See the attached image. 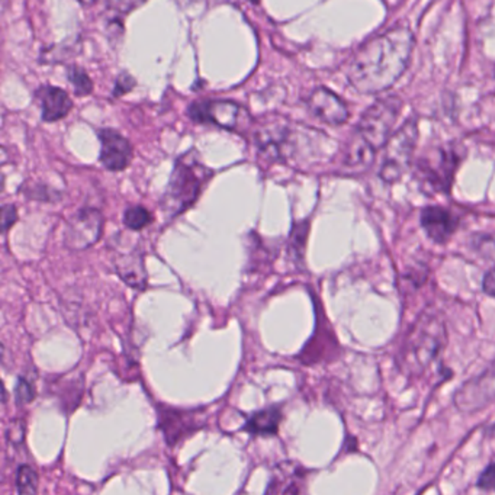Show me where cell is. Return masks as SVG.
I'll return each mask as SVG.
<instances>
[{
    "label": "cell",
    "mask_w": 495,
    "mask_h": 495,
    "mask_svg": "<svg viewBox=\"0 0 495 495\" xmlns=\"http://www.w3.org/2000/svg\"><path fill=\"white\" fill-rule=\"evenodd\" d=\"M414 35L405 26H397L363 44L351 58L347 77L363 94L387 91L409 67Z\"/></svg>",
    "instance_id": "cell-1"
},
{
    "label": "cell",
    "mask_w": 495,
    "mask_h": 495,
    "mask_svg": "<svg viewBox=\"0 0 495 495\" xmlns=\"http://www.w3.org/2000/svg\"><path fill=\"white\" fill-rule=\"evenodd\" d=\"M213 177L199 159L196 152L184 153L174 163L173 173L170 176L166 193L162 201V211L167 218H176L198 201L201 192Z\"/></svg>",
    "instance_id": "cell-2"
},
{
    "label": "cell",
    "mask_w": 495,
    "mask_h": 495,
    "mask_svg": "<svg viewBox=\"0 0 495 495\" xmlns=\"http://www.w3.org/2000/svg\"><path fill=\"white\" fill-rule=\"evenodd\" d=\"M446 343L448 332L445 322L438 315H421L405 340L400 354L402 368L407 369L412 375H420L433 361H438Z\"/></svg>",
    "instance_id": "cell-3"
},
{
    "label": "cell",
    "mask_w": 495,
    "mask_h": 495,
    "mask_svg": "<svg viewBox=\"0 0 495 495\" xmlns=\"http://www.w3.org/2000/svg\"><path fill=\"white\" fill-rule=\"evenodd\" d=\"M188 115L195 123L213 124L215 127L235 133H246L253 124L252 115L244 106L225 99L193 102L189 106Z\"/></svg>",
    "instance_id": "cell-4"
},
{
    "label": "cell",
    "mask_w": 495,
    "mask_h": 495,
    "mask_svg": "<svg viewBox=\"0 0 495 495\" xmlns=\"http://www.w3.org/2000/svg\"><path fill=\"white\" fill-rule=\"evenodd\" d=\"M460 164V154L452 149L436 147L417 163V179L424 191L446 193Z\"/></svg>",
    "instance_id": "cell-5"
},
{
    "label": "cell",
    "mask_w": 495,
    "mask_h": 495,
    "mask_svg": "<svg viewBox=\"0 0 495 495\" xmlns=\"http://www.w3.org/2000/svg\"><path fill=\"white\" fill-rule=\"evenodd\" d=\"M400 111L401 101L395 96L376 101L361 116L358 127L359 134L365 138L373 149L380 150L390 142L391 131L397 123Z\"/></svg>",
    "instance_id": "cell-6"
},
{
    "label": "cell",
    "mask_w": 495,
    "mask_h": 495,
    "mask_svg": "<svg viewBox=\"0 0 495 495\" xmlns=\"http://www.w3.org/2000/svg\"><path fill=\"white\" fill-rule=\"evenodd\" d=\"M301 130L293 128L288 121H266L254 133V144L266 159L285 162L297 152Z\"/></svg>",
    "instance_id": "cell-7"
},
{
    "label": "cell",
    "mask_w": 495,
    "mask_h": 495,
    "mask_svg": "<svg viewBox=\"0 0 495 495\" xmlns=\"http://www.w3.org/2000/svg\"><path fill=\"white\" fill-rule=\"evenodd\" d=\"M417 135H419V130L414 120L407 121L402 128H400L394 135H391L390 142L387 143V156L381 172V176L385 181H397L405 167L409 166L412 152L416 147Z\"/></svg>",
    "instance_id": "cell-8"
},
{
    "label": "cell",
    "mask_w": 495,
    "mask_h": 495,
    "mask_svg": "<svg viewBox=\"0 0 495 495\" xmlns=\"http://www.w3.org/2000/svg\"><path fill=\"white\" fill-rule=\"evenodd\" d=\"M104 230V215L96 208H84L74 213L65 225L64 246L82 252L99 242Z\"/></svg>",
    "instance_id": "cell-9"
},
{
    "label": "cell",
    "mask_w": 495,
    "mask_h": 495,
    "mask_svg": "<svg viewBox=\"0 0 495 495\" xmlns=\"http://www.w3.org/2000/svg\"><path fill=\"white\" fill-rule=\"evenodd\" d=\"M456 409L462 412H474L495 402V361L481 375L463 383L453 398Z\"/></svg>",
    "instance_id": "cell-10"
},
{
    "label": "cell",
    "mask_w": 495,
    "mask_h": 495,
    "mask_svg": "<svg viewBox=\"0 0 495 495\" xmlns=\"http://www.w3.org/2000/svg\"><path fill=\"white\" fill-rule=\"evenodd\" d=\"M99 142H101V153L99 160L102 166L111 172H121L130 166L133 159V145L127 138L121 135L118 131L111 128L99 130Z\"/></svg>",
    "instance_id": "cell-11"
},
{
    "label": "cell",
    "mask_w": 495,
    "mask_h": 495,
    "mask_svg": "<svg viewBox=\"0 0 495 495\" xmlns=\"http://www.w3.org/2000/svg\"><path fill=\"white\" fill-rule=\"evenodd\" d=\"M308 109L315 118L329 125H342L349 118V109L343 99L326 87H317L307 99Z\"/></svg>",
    "instance_id": "cell-12"
},
{
    "label": "cell",
    "mask_w": 495,
    "mask_h": 495,
    "mask_svg": "<svg viewBox=\"0 0 495 495\" xmlns=\"http://www.w3.org/2000/svg\"><path fill=\"white\" fill-rule=\"evenodd\" d=\"M421 225L433 242H448L460 227V218L441 206H427L421 213Z\"/></svg>",
    "instance_id": "cell-13"
},
{
    "label": "cell",
    "mask_w": 495,
    "mask_h": 495,
    "mask_svg": "<svg viewBox=\"0 0 495 495\" xmlns=\"http://www.w3.org/2000/svg\"><path fill=\"white\" fill-rule=\"evenodd\" d=\"M35 99L40 104L41 118L45 123L63 120L72 111V99L62 87L50 86V84L38 87L35 91Z\"/></svg>",
    "instance_id": "cell-14"
},
{
    "label": "cell",
    "mask_w": 495,
    "mask_h": 495,
    "mask_svg": "<svg viewBox=\"0 0 495 495\" xmlns=\"http://www.w3.org/2000/svg\"><path fill=\"white\" fill-rule=\"evenodd\" d=\"M116 275L124 283L134 290L143 291L147 286V271H145L144 254L142 250L133 249L127 253L118 254L115 262Z\"/></svg>",
    "instance_id": "cell-15"
},
{
    "label": "cell",
    "mask_w": 495,
    "mask_h": 495,
    "mask_svg": "<svg viewBox=\"0 0 495 495\" xmlns=\"http://www.w3.org/2000/svg\"><path fill=\"white\" fill-rule=\"evenodd\" d=\"M304 470L293 463H282L276 470L269 492H300Z\"/></svg>",
    "instance_id": "cell-16"
},
{
    "label": "cell",
    "mask_w": 495,
    "mask_h": 495,
    "mask_svg": "<svg viewBox=\"0 0 495 495\" xmlns=\"http://www.w3.org/2000/svg\"><path fill=\"white\" fill-rule=\"evenodd\" d=\"M375 152L376 150L373 149L372 145L369 144L359 133H356L353 140L349 143V147H347L344 164L351 167V169H368L372 164L373 159H375Z\"/></svg>",
    "instance_id": "cell-17"
},
{
    "label": "cell",
    "mask_w": 495,
    "mask_h": 495,
    "mask_svg": "<svg viewBox=\"0 0 495 495\" xmlns=\"http://www.w3.org/2000/svg\"><path fill=\"white\" fill-rule=\"evenodd\" d=\"M281 410L276 407L272 409L262 410V411L254 412L253 416L247 419L244 431L252 434H276L278 433L279 423H281Z\"/></svg>",
    "instance_id": "cell-18"
},
{
    "label": "cell",
    "mask_w": 495,
    "mask_h": 495,
    "mask_svg": "<svg viewBox=\"0 0 495 495\" xmlns=\"http://www.w3.org/2000/svg\"><path fill=\"white\" fill-rule=\"evenodd\" d=\"M123 221L125 227L130 228L133 232H138V230H143L152 224L153 215L145 210L144 206H130L124 213Z\"/></svg>",
    "instance_id": "cell-19"
},
{
    "label": "cell",
    "mask_w": 495,
    "mask_h": 495,
    "mask_svg": "<svg viewBox=\"0 0 495 495\" xmlns=\"http://www.w3.org/2000/svg\"><path fill=\"white\" fill-rule=\"evenodd\" d=\"M16 490L19 494H35L38 490V477L28 465H21L16 472Z\"/></svg>",
    "instance_id": "cell-20"
},
{
    "label": "cell",
    "mask_w": 495,
    "mask_h": 495,
    "mask_svg": "<svg viewBox=\"0 0 495 495\" xmlns=\"http://www.w3.org/2000/svg\"><path fill=\"white\" fill-rule=\"evenodd\" d=\"M70 84L74 87L77 96H87L94 91V84L91 77L87 76V73L84 69H80L77 65H72L67 73Z\"/></svg>",
    "instance_id": "cell-21"
},
{
    "label": "cell",
    "mask_w": 495,
    "mask_h": 495,
    "mask_svg": "<svg viewBox=\"0 0 495 495\" xmlns=\"http://www.w3.org/2000/svg\"><path fill=\"white\" fill-rule=\"evenodd\" d=\"M35 398V390L33 383L24 376H19L16 387H15V400L19 405L29 404Z\"/></svg>",
    "instance_id": "cell-22"
},
{
    "label": "cell",
    "mask_w": 495,
    "mask_h": 495,
    "mask_svg": "<svg viewBox=\"0 0 495 495\" xmlns=\"http://www.w3.org/2000/svg\"><path fill=\"white\" fill-rule=\"evenodd\" d=\"M308 234V223H301V224L293 227L292 235H291V250L293 253H297L298 257L304 254L305 239Z\"/></svg>",
    "instance_id": "cell-23"
},
{
    "label": "cell",
    "mask_w": 495,
    "mask_h": 495,
    "mask_svg": "<svg viewBox=\"0 0 495 495\" xmlns=\"http://www.w3.org/2000/svg\"><path fill=\"white\" fill-rule=\"evenodd\" d=\"M478 487L485 491H495V458L478 480Z\"/></svg>",
    "instance_id": "cell-24"
},
{
    "label": "cell",
    "mask_w": 495,
    "mask_h": 495,
    "mask_svg": "<svg viewBox=\"0 0 495 495\" xmlns=\"http://www.w3.org/2000/svg\"><path fill=\"white\" fill-rule=\"evenodd\" d=\"M16 220H18V213H16L15 205H11V203L4 205V208H2V228H4V232L6 233L16 223Z\"/></svg>",
    "instance_id": "cell-25"
},
{
    "label": "cell",
    "mask_w": 495,
    "mask_h": 495,
    "mask_svg": "<svg viewBox=\"0 0 495 495\" xmlns=\"http://www.w3.org/2000/svg\"><path fill=\"white\" fill-rule=\"evenodd\" d=\"M135 86V80L130 76V74H121L116 80L115 91H114V96H121V94H127L133 87Z\"/></svg>",
    "instance_id": "cell-26"
},
{
    "label": "cell",
    "mask_w": 495,
    "mask_h": 495,
    "mask_svg": "<svg viewBox=\"0 0 495 495\" xmlns=\"http://www.w3.org/2000/svg\"><path fill=\"white\" fill-rule=\"evenodd\" d=\"M484 292L495 298V269L490 271L484 278Z\"/></svg>",
    "instance_id": "cell-27"
},
{
    "label": "cell",
    "mask_w": 495,
    "mask_h": 495,
    "mask_svg": "<svg viewBox=\"0 0 495 495\" xmlns=\"http://www.w3.org/2000/svg\"><path fill=\"white\" fill-rule=\"evenodd\" d=\"M98 2V0H79V4L84 5V6H91V5H94Z\"/></svg>",
    "instance_id": "cell-28"
},
{
    "label": "cell",
    "mask_w": 495,
    "mask_h": 495,
    "mask_svg": "<svg viewBox=\"0 0 495 495\" xmlns=\"http://www.w3.org/2000/svg\"><path fill=\"white\" fill-rule=\"evenodd\" d=\"M250 4L257 5L259 4V0H249Z\"/></svg>",
    "instance_id": "cell-29"
}]
</instances>
